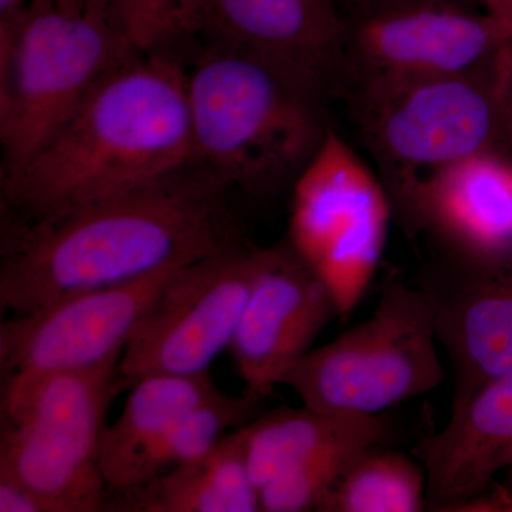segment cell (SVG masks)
<instances>
[{"instance_id":"25","label":"cell","mask_w":512,"mask_h":512,"mask_svg":"<svg viewBox=\"0 0 512 512\" xmlns=\"http://www.w3.org/2000/svg\"><path fill=\"white\" fill-rule=\"evenodd\" d=\"M483 5L503 30L505 53L512 60V0H483Z\"/></svg>"},{"instance_id":"2","label":"cell","mask_w":512,"mask_h":512,"mask_svg":"<svg viewBox=\"0 0 512 512\" xmlns=\"http://www.w3.org/2000/svg\"><path fill=\"white\" fill-rule=\"evenodd\" d=\"M188 66L137 52L87 93L59 130L2 178V224H32L147 187L194 163Z\"/></svg>"},{"instance_id":"27","label":"cell","mask_w":512,"mask_h":512,"mask_svg":"<svg viewBox=\"0 0 512 512\" xmlns=\"http://www.w3.org/2000/svg\"><path fill=\"white\" fill-rule=\"evenodd\" d=\"M30 0H0V22L19 16L28 8Z\"/></svg>"},{"instance_id":"15","label":"cell","mask_w":512,"mask_h":512,"mask_svg":"<svg viewBox=\"0 0 512 512\" xmlns=\"http://www.w3.org/2000/svg\"><path fill=\"white\" fill-rule=\"evenodd\" d=\"M414 285L433 305L437 340L453 369L456 412L512 370V262L431 258Z\"/></svg>"},{"instance_id":"1","label":"cell","mask_w":512,"mask_h":512,"mask_svg":"<svg viewBox=\"0 0 512 512\" xmlns=\"http://www.w3.org/2000/svg\"><path fill=\"white\" fill-rule=\"evenodd\" d=\"M229 191L192 163L158 183L50 220L2 224L3 315H28L242 241Z\"/></svg>"},{"instance_id":"12","label":"cell","mask_w":512,"mask_h":512,"mask_svg":"<svg viewBox=\"0 0 512 512\" xmlns=\"http://www.w3.org/2000/svg\"><path fill=\"white\" fill-rule=\"evenodd\" d=\"M387 194L393 220L429 259L512 262V153L476 154Z\"/></svg>"},{"instance_id":"6","label":"cell","mask_w":512,"mask_h":512,"mask_svg":"<svg viewBox=\"0 0 512 512\" xmlns=\"http://www.w3.org/2000/svg\"><path fill=\"white\" fill-rule=\"evenodd\" d=\"M119 362L2 389L0 477L26 485L47 512L107 510L100 448Z\"/></svg>"},{"instance_id":"17","label":"cell","mask_w":512,"mask_h":512,"mask_svg":"<svg viewBox=\"0 0 512 512\" xmlns=\"http://www.w3.org/2000/svg\"><path fill=\"white\" fill-rule=\"evenodd\" d=\"M131 387L120 416L106 426L101 440L100 467L110 500L143 487L148 461L175 421L217 384L208 372L148 376Z\"/></svg>"},{"instance_id":"19","label":"cell","mask_w":512,"mask_h":512,"mask_svg":"<svg viewBox=\"0 0 512 512\" xmlns=\"http://www.w3.org/2000/svg\"><path fill=\"white\" fill-rule=\"evenodd\" d=\"M255 512L259 490L249 473L247 426L229 431L210 453L167 471L143 488L111 498L107 510Z\"/></svg>"},{"instance_id":"21","label":"cell","mask_w":512,"mask_h":512,"mask_svg":"<svg viewBox=\"0 0 512 512\" xmlns=\"http://www.w3.org/2000/svg\"><path fill=\"white\" fill-rule=\"evenodd\" d=\"M264 399L245 392L234 396L222 392L218 387L212 390L175 421L163 443L148 461L144 485L175 467L210 453L229 430L247 426L255 420L261 412Z\"/></svg>"},{"instance_id":"8","label":"cell","mask_w":512,"mask_h":512,"mask_svg":"<svg viewBox=\"0 0 512 512\" xmlns=\"http://www.w3.org/2000/svg\"><path fill=\"white\" fill-rule=\"evenodd\" d=\"M392 202L382 178L332 128L292 185L286 239L348 318L375 278Z\"/></svg>"},{"instance_id":"28","label":"cell","mask_w":512,"mask_h":512,"mask_svg":"<svg viewBox=\"0 0 512 512\" xmlns=\"http://www.w3.org/2000/svg\"><path fill=\"white\" fill-rule=\"evenodd\" d=\"M342 8H350L352 13L360 12V10H365L369 8H373V6L382 5V3L389 2V0H339Z\"/></svg>"},{"instance_id":"13","label":"cell","mask_w":512,"mask_h":512,"mask_svg":"<svg viewBox=\"0 0 512 512\" xmlns=\"http://www.w3.org/2000/svg\"><path fill=\"white\" fill-rule=\"evenodd\" d=\"M348 15L339 0H198L192 36L268 60L328 100L345 90Z\"/></svg>"},{"instance_id":"26","label":"cell","mask_w":512,"mask_h":512,"mask_svg":"<svg viewBox=\"0 0 512 512\" xmlns=\"http://www.w3.org/2000/svg\"><path fill=\"white\" fill-rule=\"evenodd\" d=\"M165 2L181 35L192 36V19H194L198 0H165Z\"/></svg>"},{"instance_id":"22","label":"cell","mask_w":512,"mask_h":512,"mask_svg":"<svg viewBox=\"0 0 512 512\" xmlns=\"http://www.w3.org/2000/svg\"><path fill=\"white\" fill-rule=\"evenodd\" d=\"M372 447H340L323 451L281 471L259 490L266 512L316 511L343 471L360 453Z\"/></svg>"},{"instance_id":"16","label":"cell","mask_w":512,"mask_h":512,"mask_svg":"<svg viewBox=\"0 0 512 512\" xmlns=\"http://www.w3.org/2000/svg\"><path fill=\"white\" fill-rule=\"evenodd\" d=\"M412 454L426 471L429 510L460 511L488 493L512 468V370L451 412L444 429L420 437Z\"/></svg>"},{"instance_id":"5","label":"cell","mask_w":512,"mask_h":512,"mask_svg":"<svg viewBox=\"0 0 512 512\" xmlns=\"http://www.w3.org/2000/svg\"><path fill=\"white\" fill-rule=\"evenodd\" d=\"M346 92L387 192L476 154L512 153V74L504 57L474 72Z\"/></svg>"},{"instance_id":"9","label":"cell","mask_w":512,"mask_h":512,"mask_svg":"<svg viewBox=\"0 0 512 512\" xmlns=\"http://www.w3.org/2000/svg\"><path fill=\"white\" fill-rule=\"evenodd\" d=\"M264 252L242 239L178 269L128 340L117 365L119 386L210 372L231 348Z\"/></svg>"},{"instance_id":"3","label":"cell","mask_w":512,"mask_h":512,"mask_svg":"<svg viewBox=\"0 0 512 512\" xmlns=\"http://www.w3.org/2000/svg\"><path fill=\"white\" fill-rule=\"evenodd\" d=\"M187 90L194 163L229 190L269 197L293 185L330 130L323 97L235 46L204 42Z\"/></svg>"},{"instance_id":"7","label":"cell","mask_w":512,"mask_h":512,"mask_svg":"<svg viewBox=\"0 0 512 512\" xmlns=\"http://www.w3.org/2000/svg\"><path fill=\"white\" fill-rule=\"evenodd\" d=\"M437 343L427 293L393 278L369 318L309 350L281 384L320 412L386 413L443 382Z\"/></svg>"},{"instance_id":"10","label":"cell","mask_w":512,"mask_h":512,"mask_svg":"<svg viewBox=\"0 0 512 512\" xmlns=\"http://www.w3.org/2000/svg\"><path fill=\"white\" fill-rule=\"evenodd\" d=\"M348 19L343 92L474 72L504 57L494 18L458 0H389Z\"/></svg>"},{"instance_id":"18","label":"cell","mask_w":512,"mask_h":512,"mask_svg":"<svg viewBox=\"0 0 512 512\" xmlns=\"http://www.w3.org/2000/svg\"><path fill=\"white\" fill-rule=\"evenodd\" d=\"M397 424L386 413L320 412L312 407L276 409L247 424L249 473L258 490L272 478L316 456L340 447L390 446Z\"/></svg>"},{"instance_id":"14","label":"cell","mask_w":512,"mask_h":512,"mask_svg":"<svg viewBox=\"0 0 512 512\" xmlns=\"http://www.w3.org/2000/svg\"><path fill=\"white\" fill-rule=\"evenodd\" d=\"M336 316L338 303L329 286L288 239L265 248L229 348L245 393L271 394Z\"/></svg>"},{"instance_id":"24","label":"cell","mask_w":512,"mask_h":512,"mask_svg":"<svg viewBox=\"0 0 512 512\" xmlns=\"http://www.w3.org/2000/svg\"><path fill=\"white\" fill-rule=\"evenodd\" d=\"M0 511L47 512L45 504L30 488L8 477H0Z\"/></svg>"},{"instance_id":"20","label":"cell","mask_w":512,"mask_h":512,"mask_svg":"<svg viewBox=\"0 0 512 512\" xmlns=\"http://www.w3.org/2000/svg\"><path fill=\"white\" fill-rule=\"evenodd\" d=\"M424 507L426 471L420 461L382 446L360 451L316 511L417 512Z\"/></svg>"},{"instance_id":"4","label":"cell","mask_w":512,"mask_h":512,"mask_svg":"<svg viewBox=\"0 0 512 512\" xmlns=\"http://www.w3.org/2000/svg\"><path fill=\"white\" fill-rule=\"evenodd\" d=\"M137 52L106 0H30L0 22L2 178L28 163L101 77Z\"/></svg>"},{"instance_id":"23","label":"cell","mask_w":512,"mask_h":512,"mask_svg":"<svg viewBox=\"0 0 512 512\" xmlns=\"http://www.w3.org/2000/svg\"><path fill=\"white\" fill-rule=\"evenodd\" d=\"M110 18L141 52L167 47L184 37L165 0H106Z\"/></svg>"},{"instance_id":"11","label":"cell","mask_w":512,"mask_h":512,"mask_svg":"<svg viewBox=\"0 0 512 512\" xmlns=\"http://www.w3.org/2000/svg\"><path fill=\"white\" fill-rule=\"evenodd\" d=\"M181 266L137 281L76 293L0 325L2 389L121 357L128 340Z\"/></svg>"},{"instance_id":"29","label":"cell","mask_w":512,"mask_h":512,"mask_svg":"<svg viewBox=\"0 0 512 512\" xmlns=\"http://www.w3.org/2000/svg\"><path fill=\"white\" fill-rule=\"evenodd\" d=\"M510 485H511V493H512V468H510Z\"/></svg>"}]
</instances>
